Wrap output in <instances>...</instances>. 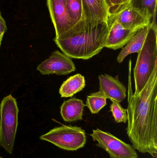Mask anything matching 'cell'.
Returning a JSON list of instances; mask_svg holds the SVG:
<instances>
[{
	"instance_id": "7402d4cb",
	"label": "cell",
	"mask_w": 157,
	"mask_h": 158,
	"mask_svg": "<svg viewBox=\"0 0 157 158\" xmlns=\"http://www.w3.org/2000/svg\"><path fill=\"white\" fill-rule=\"evenodd\" d=\"M2 41L1 40H0V47H1V44H2Z\"/></svg>"
},
{
	"instance_id": "ac0fdd59",
	"label": "cell",
	"mask_w": 157,
	"mask_h": 158,
	"mask_svg": "<svg viewBox=\"0 0 157 158\" xmlns=\"http://www.w3.org/2000/svg\"><path fill=\"white\" fill-rule=\"evenodd\" d=\"M69 17L73 26L83 18L82 0H65Z\"/></svg>"
},
{
	"instance_id": "2e32d148",
	"label": "cell",
	"mask_w": 157,
	"mask_h": 158,
	"mask_svg": "<svg viewBox=\"0 0 157 158\" xmlns=\"http://www.w3.org/2000/svg\"><path fill=\"white\" fill-rule=\"evenodd\" d=\"M129 6L144 16L150 25H157V0H131Z\"/></svg>"
},
{
	"instance_id": "5b68a950",
	"label": "cell",
	"mask_w": 157,
	"mask_h": 158,
	"mask_svg": "<svg viewBox=\"0 0 157 158\" xmlns=\"http://www.w3.org/2000/svg\"><path fill=\"white\" fill-rule=\"evenodd\" d=\"M40 138L67 151H76L83 148L86 143L84 130L81 127L71 125L53 128Z\"/></svg>"
},
{
	"instance_id": "ffe728a7",
	"label": "cell",
	"mask_w": 157,
	"mask_h": 158,
	"mask_svg": "<svg viewBox=\"0 0 157 158\" xmlns=\"http://www.w3.org/2000/svg\"><path fill=\"white\" fill-rule=\"evenodd\" d=\"M110 111L117 123H126L128 119L127 109L123 108L120 104L116 101H112L110 106Z\"/></svg>"
},
{
	"instance_id": "277c9868",
	"label": "cell",
	"mask_w": 157,
	"mask_h": 158,
	"mask_svg": "<svg viewBox=\"0 0 157 158\" xmlns=\"http://www.w3.org/2000/svg\"><path fill=\"white\" fill-rule=\"evenodd\" d=\"M18 108L12 95L4 98L0 104V145L12 155L18 125Z\"/></svg>"
},
{
	"instance_id": "44dd1931",
	"label": "cell",
	"mask_w": 157,
	"mask_h": 158,
	"mask_svg": "<svg viewBox=\"0 0 157 158\" xmlns=\"http://www.w3.org/2000/svg\"><path fill=\"white\" fill-rule=\"evenodd\" d=\"M7 30V27L5 21L2 17L0 12V40H2L4 34Z\"/></svg>"
},
{
	"instance_id": "5bb4252c",
	"label": "cell",
	"mask_w": 157,
	"mask_h": 158,
	"mask_svg": "<svg viewBox=\"0 0 157 158\" xmlns=\"http://www.w3.org/2000/svg\"><path fill=\"white\" fill-rule=\"evenodd\" d=\"M149 26H146L139 29L130 41L123 47L117 58L118 63H122L124 58L130 54L139 53L143 47L148 33Z\"/></svg>"
},
{
	"instance_id": "9a60e30c",
	"label": "cell",
	"mask_w": 157,
	"mask_h": 158,
	"mask_svg": "<svg viewBox=\"0 0 157 158\" xmlns=\"http://www.w3.org/2000/svg\"><path fill=\"white\" fill-rule=\"evenodd\" d=\"M85 86V80L84 76L77 74L68 78L63 83L59 90L62 98L72 97L77 93L82 91Z\"/></svg>"
},
{
	"instance_id": "7c38bea8",
	"label": "cell",
	"mask_w": 157,
	"mask_h": 158,
	"mask_svg": "<svg viewBox=\"0 0 157 158\" xmlns=\"http://www.w3.org/2000/svg\"><path fill=\"white\" fill-rule=\"evenodd\" d=\"M124 28L130 29H140L150 25V21L139 11L127 6L114 18Z\"/></svg>"
},
{
	"instance_id": "603a6c76",
	"label": "cell",
	"mask_w": 157,
	"mask_h": 158,
	"mask_svg": "<svg viewBox=\"0 0 157 158\" xmlns=\"http://www.w3.org/2000/svg\"><path fill=\"white\" fill-rule=\"evenodd\" d=\"M0 158H2L0 157Z\"/></svg>"
},
{
	"instance_id": "ba28073f",
	"label": "cell",
	"mask_w": 157,
	"mask_h": 158,
	"mask_svg": "<svg viewBox=\"0 0 157 158\" xmlns=\"http://www.w3.org/2000/svg\"><path fill=\"white\" fill-rule=\"evenodd\" d=\"M55 37H59L73 26L69 17L65 0H47Z\"/></svg>"
},
{
	"instance_id": "52a82bcc",
	"label": "cell",
	"mask_w": 157,
	"mask_h": 158,
	"mask_svg": "<svg viewBox=\"0 0 157 158\" xmlns=\"http://www.w3.org/2000/svg\"><path fill=\"white\" fill-rule=\"evenodd\" d=\"M37 70L43 75L56 74L67 75L76 70L72 58L59 51L53 52L48 59L37 67Z\"/></svg>"
},
{
	"instance_id": "8992f818",
	"label": "cell",
	"mask_w": 157,
	"mask_h": 158,
	"mask_svg": "<svg viewBox=\"0 0 157 158\" xmlns=\"http://www.w3.org/2000/svg\"><path fill=\"white\" fill-rule=\"evenodd\" d=\"M96 145L104 149L110 158H138V154L132 145L124 143L108 132L99 129L93 130L90 135Z\"/></svg>"
},
{
	"instance_id": "8fae6325",
	"label": "cell",
	"mask_w": 157,
	"mask_h": 158,
	"mask_svg": "<svg viewBox=\"0 0 157 158\" xmlns=\"http://www.w3.org/2000/svg\"><path fill=\"white\" fill-rule=\"evenodd\" d=\"M99 90L107 98L112 101L120 103L126 97V88L120 81L119 77H112L108 75L99 76Z\"/></svg>"
},
{
	"instance_id": "d6986e66",
	"label": "cell",
	"mask_w": 157,
	"mask_h": 158,
	"mask_svg": "<svg viewBox=\"0 0 157 158\" xmlns=\"http://www.w3.org/2000/svg\"><path fill=\"white\" fill-rule=\"evenodd\" d=\"M131 0H106L109 18H114L128 6ZM108 18V19H109Z\"/></svg>"
},
{
	"instance_id": "9c48e42d",
	"label": "cell",
	"mask_w": 157,
	"mask_h": 158,
	"mask_svg": "<svg viewBox=\"0 0 157 158\" xmlns=\"http://www.w3.org/2000/svg\"><path fill=\"white\" fill-rule=\"evenodd\" d=\"M108 24L109 31L105 47L113 50L125 46L139 30L124 28L114 19L109 18Z\"/></svg>"
},
{
	"instance_id": "6da1fadb",
	"label": "cell",
	"mask_w": 157,
	"mask_h": 158,
	"mask_svg": "<svg viewBox=\"0 0 157 158\" xmlns=\"http://www.w3.org/2000/svg\"><path fill=\"white\" fill-rule=\"evenodd\" d=\"M129 88L126 131L133 147L157 156V66L144 87L137 94Z\"/></svg>"
},
{
	"instance_id": "7a4b0ae2",
	"label": "cell",
	"mask_w": 157,
	"mask_h": 158,
	"mask_svg": "<svg viewBox=\"0 0 157 158\" xmlns=\"http://www.w3.org/2000/svg\"><path fill=\"white\" fill-rule=\"evenodd\" d=\"M108 31L107 23L94 25L82 18L53 40L63 53L70 58L87 60L103 50Z\"/></svg>"
},
{
	"instance_id": "e0dca14e",
	"label": "cell",
	"mask_w": 157,
	"mask_h": 158,
	"mask_svg": "<svg viewBox=\"0 0 157 158\" xmlns=\"http://www.w3.org/2000/svg\"><path fill=\"white\" fill-rule=\"evenodd\" d=\"M107 98L100 91L88 96L85 106L92 114H97L107 105Z\"/></svg>"
},
{
	"instance_id": "3957f363",
	"label": "cell",
	"mask_w": 157,
	"mask_h": 158,
	"mask_svg": "<svg viewBox=\"0 0 157 158\" xmlns=\"http://www.w3.org/2000/svg\"><path fill=\"white\" fill-rule=\"evenodd\" d=\"M157 66V25L151 24L143 47L138 53L136 64L134 69V94H139L144 87Z\"/></svg>"
},
{
	"instance_id": "4fadbf2b",
	"label": "cell",
	"mask_w": 157,
	"mask_h": 158,
	"mask_svg": "<svg viewBox=\"0 0 157 158\" xmlns=\"http://www.w3.org/2000/svg\"><path fill=\"white\" fill-rule=\"evenodd\" d=\"M85 105L83 100L73 98L64 101L61 107V114L64 120L73 122L83 119Z\"/></svg>"
},
{
	"instance_id": "30bf717a",
	"label": "cell",
	"mask_w": 157,
	"mask_h": 158,
	"mask_svg": "<svg viewBox=\"0 0 157 158\" xmlns=\"http://www.w3.org/2000/svg\"><path fill=\"white\" fill-rule=\"evenodd\" d=\"M83 18L92 24H108L109 14L106 0H82Z\"/></svg>"
}]
</instances>
